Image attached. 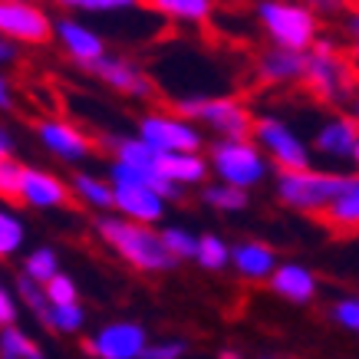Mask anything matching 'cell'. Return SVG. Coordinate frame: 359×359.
I'll list each match as a JSON object with an SVG mask.
<instances>
[{
	"label": "cell",
	"mask_w": 359,
	"mask_h": 359,
	"mask_svg": "<svg viewBox=\"0 0 359 359\" xmlns=\"http://www.w3.org/2000/svg\"><path fill=\"white\" fill-rule=\"evenodd\" d=\"M99 238L106 248H112L126 264H132L142 273H162L175 267L172 250L165 248L162 231H152L145 221H132L126 215L119 218H102L96 224Z\"/></svg>",
	"instance_id": "obj_1"
},
{
	"label": "cell",
	"mask_w": 359,
	"mask_h": 359,
	"mask_svg": "<svg viewBox=\"0 0 359 359\" xmlns=\"http://www.w3.org/2000/svg\"><path fill=\"white\" fill-rule=\"evenodd\" d=\"M300 86L313 99H320L323 106H346L359 89V69L349 50L343 53L337 43L320 36L306 50V76Z\"/></svg>",
	"instance_id": "obj_2"
},
{
	"label": "cell",
	"mask_w": 359,
	"mask_h": 359,
	"mask_svg": "<svg viewBox=\"0 0 359 359\" xmlns=\"http://www.w3.org/2000/svg\"><path fill=\"white\" fill-rule=\"evenodd\" d=\"M257 20L273 46L310 50L320 40V13L300 0H257Z\"/></svg>",
	"instance_id": "obj_3"
},
{
	"label": "cell",
	"mask_w": 359,
	"mask_h": 359,
	"mask_svg": "<svg viewBox=\"0 0 359 359\" xmlns=\"http://www.w3.org/2000/svg\"><path fill=\"white\" fill-rule=\"evenodd\" d=\"M353 182V175L337 172H313V168H283L277 175V195L287 208L294 211H310V215H323L333 198Z\"/></svg>",
	"instance_id": "obj_4"
},
{
	"label": "cell",
	"mask_w": 359,
	"mask_h": 359,
	"mask_svg": "<svg viewBox=\"0 0 359 359\" xmlns=\"http://www.w3.org/2000/svg\"><path fill=\"white\" fill-rule=\"evenodd\" d=\"M175 112L201 122L221 139H250L257 116L234 96H185L175 102Z\"/></svg>",
	"instance_id": "obj_5"
},
{
	"label": "cell",
	"mask_w": 359,
	"mask_h": 359,
	"mask_svg": "<svg viewBox=\"0 0 359 359\" xmlns=\"http://www.w3.org/2000/svg\"><path fill=\"white\" fill-rule=\"evenodd\" d=\"M267 165H271V158L264 155L257 139H218L211 145V172L228 185H261L267 178Z\"/></svg>",
	"instance_id": "obj_6"
},
{
	"label": "cell",
	"mask_w": 359,
	"mask_h": 359,
	"mask_svg": "<svg viewBox=\"0 0 359 359\" xmlns=\"http://www.w3.org/2000/svg\"><path fill=\"white\" fill-rule=\"evenodd\" d=\"M0 33L23 46H46L56 36V20L36 0H0Z\"/></svg>",
	"instance_id": "obj_7"
},
{
	"label": "cell",
	"mask_w": 359,
	"mask_h": 359,
	"mask_svg": "<svg viewBox=\"0 0 359 359\" xmlns=\"http://www.w3.org/2000/svg\"><path fill=\"white\" fill-rule=\"evenodd\" d=\"M254 139L264 149V155L271 158V165L277 168H310V149L304 145V139L297 135L290 126L277 116H257L254 122Z\"/></svg>",
	"instance_id": "obj_8"
},
{
	"label": "cell",
	"mask_w": 359,
	"mask_h": 359,
	"mask_svg": "<svg viewBox=\"0 0 359 359\" xmlns=\"http://www.w3.org/2000/svg\"><path fill=\"white\" fill-rule=\"evenodd\" d=\"M139 135L155 152H182V149H201V132L195 129V122L182 116V112H149L139 122Z\"/></svg>",
	"instance_id": "obj_9"
},
{
	"label": "cell",
	"mask_w": 359,
	"mask_h": 359,
	"mask_svg": "<svg viewBox=\"0 0 359 359\" xmlns=\"http://www.w3.org/2000/svg\"><path fill=\"white\" fill-rule=\"evenodd\" d=\"M145 346H149V333L129 320L109 323L86 339V353L99 359H142Z\"/></svg>",
	"instance_id": "obj_10"
},
{
	"label": "cell",
	"mask_w": 359,
	"mask_h": 359,
	"mask_svg": "<svg viewBox=\"0 0 359 359\" xmlns=\"http://www.w3.org/2000/svg\"><path fill=\"white\" fill-rule=\"evenodd\" d=\"M86 73H93L96 79H102L109 89H116V93H122V96H132V99H149L155 93L152 79H149V73L142 69V66H135L132 60H126V56H109L102 53L99 60H93V63L86 66Z\"/></svg>",
	"instance_id": "obj_11"
},
{
	"label": "cell",
	"mask_w": 359,
	"mask_h": 359,
	"mask_svg": "<svg viewBox=\"0 0 359 359\" xmlns=\"http://www.w3.org/2000/svg\"><path fill=\"white\" fill-rule=\"evenodd\" d=\"M36 135H40L46 152H53L63 162H86L93 155V139L66 119H43L36 126Z\"/></svg>",
	"instance_id": "obj_12"
},
{
	"label": "cell",
	"mask_w": 359,
	"mask_h": 359,
	"mask_svg": "<svg viewBox=\"0 0 359 359\" xmlns=\"http://www.w3.org/2000/svg\"><path fill=\"white\" fill-rule=\"evenodd\" d=\"M257 83L264 86H290L304 83L306 76V50H287V46H267L257 56Z\"/></svg>",
	"instance_id": "obj_13"
},
{
	"label": "cell",
	"mask_w": 359,
	"mask_h": 359,
	"mask_svg": "<svg viewBox=\"0 0 359 359\" xmlns=\"http://www.w3.org/2000/svg\"><path fill=\"white\" fill-rule=\"evenodd\" d=\"M73 195V188H66L56 175L43 172V168H20V191L17 201L36 211H50V208H63Z\"/></svg>",
	"instance_id": "obj_14"
},
{
	"label": "cell",
	"mask_w": 359,
	"mask_h": 359,
	"mask_svg": "<svg viewBox=\"0 0 359 359\" xmlns=\"http://www.w3.org/2000/svg\"><path fill=\"white\" fill-rule=\"evenodd\" d=\"M313 149H316V155L333 158V162L353 158L359 149V122L353 119V116H330V119L316 129Z\"/></svg>",
	"instance_id": "obj_15"
},
{
	"label": "cell",
	"mask_w": 359,
	"mask_h": 359,
	"mask_svg": "<svg viewBox=\"0 0 359 359\" xmlns=\"http://www.w3.org/2000/svg\"><path fill=\"white\" fill-rule=\"evenodd\" d=\"M116 188V211L132 221H145V224H158L165 218L168 198L155 185H112Z\"/></svg>",
	"instance_id": "obj_16"
},
{
	"label": "cell",
	"mask_w": 359,
	"mask_h": 359,
	"mask_svg": "<svg viewBox=\"0 0 359 359\" xmlns=\"http://www.w3.org/2000/svg\"><path fill=\"white\" fill-rule=\"evenodd\" d=\"M56 40H60V46H63V53L69 56L76 66H83V69H86L93 60H99V56L106 53V40H102L93 27L73 20V17L56 20Z\"/></svg>",
	"instance_id": "obj_17"
},
{
	"label": "cell",
	"mask_w": 359,
	"mask_h": 359,
	"mask_svg": "<svg viewBox=\"0 0 359 359\" xmlns=\"http://www.w3.org/2000/svg\"><path fill=\"white\" fill-rule=\"evenodd\" d=\"M158 172L175 185H201L211 172V162L201 158V149H182V152H158Z\"/></svg>",
	"instance_id": "obj_18"
},
{
	"label": "cell",
	"mask_w": 359,
	"mask_h": 359,
	"mask_svg": "<svg viewBox=\"0 0 359 359\" xmlns=\"http://www.w3.org/2000/svg\"><path fill=\"white\" fill-rule=\"evenodd\" d=\"M273 294H280L290 304H310L316 297V277L300 264H277L271 273Z\"/></svg>",
	"instance_id": "obj_19"
},
{
	"label": "cell",
	"mask_w": 359,
	"mask_h": 359,
	"mask_svg": "<svg viewBox=\"0 0 359 359\" xmlns=\"http://www.w3.org/2000/svg\"><path fill=\"white\" fill-rule=\"evenodd\" d=\"M231 264H234V271L244 280H271L273 267H277V257H273V250L267 244L241 241L238 248H231Z\"/></svg>",
	"instance_id": "obj_20"
},
{
	"label": "cell",
	"mask_w": 359,
	"mask_h": 359,
	"mask_svg": "<svg viewBox=\"0 0 359 359\" xmlns=\"http://www.w3.org/2000/svg\"><path fill=\"white\" fill-rule=\"evenodd\" d=\"M149 11L165 17L172 23H191V27H201L215 17V0H145Z\"/></svg>",
	"instance_id": "obj_21"
},
{
	"label": "cell",
	"mask_w": 359,
	"mask_h": 359,
	"mask_svg": "<svg viewBox=\"0 0 359 359\" xmlns=\"http://www.w3.org/2000/svg\"><path fill=\"white\" fill-rule=\"evenodd\" d=\"M323 221L339 234L359 231V175H353V182L333 198V205L323 211Z\"/></svg>",
	"instance_id": "obj_22"
},
{
	"label": "cell",
	"mask_w": 359,
	"mask_h": 359,
	"mask_svg": "<svg viewBox=\"0 0 359 359\" xmlns=\"http://www.w3.org/2000/svg\"><path fill=\"white\" fill-rule=\"evenodd\" d=\"M73 195L83 198L89 208H99V211H109V208H116V188H112L109 178H96V175H86L79 172L76 178H73Z\"/></svg>",
	"instance_id": "obj_23"
},
{
	"label": "cell",
	"mask_w": 359,
	"mask_h": 359,
	"mask_svg": "<svg viewBox=\"0 0 359 359\" xmlns=\"http://www.w3.org/2000/svg\"><path fill=\"white\" fill-rule=\"evenodd\" d=\"M83 323H86V313H83L79 300L76 304H50V310H46V316H43V327L50 330V333H63V337L79 333Z\"/></svg>",
	"instance_id": "obj_24"
},
{
	"label": "cell",
	"mask_w": 359,
	"mask_h": 359,
	"mask_svg": "<svg viewBox=\"0 0 359 359\" xmlns=\"http://www.w3.org/2000/svg\"><path fill=\"white\" fill-rule=\"evenodd\" d=\"M56 7L73 13H132V11H145L149 4L145 0H53Z\"/></svg>",
	"instance_id": "obj_25"
},
{
	"label": "cell",
	"mask_w": 359,
	"mask_h": 359,
	"mask_svg": "<svg viewBox=\"0 0 359 359\" xmlns=\"http://www.w3.org/2000/svg\"><path fill=\"white\" fill-rule=\"evenodd\" d=\"M0 356L4 359H40L43 349L36 346V339H30L17 323L0 330Z\"/></svg>",
	"instance_id": "obj_26"
},
{
	"label": "cell",
	"mask_w": 359,
	"mask_h": 359,
	"mask_svg": "<svg viewBox=\"0 0 359 359\" xmlns=\"http://www.w3.org/2000/svg\"><path fill=\"white\" fill-rule=\"evenodd\" d=\"M205 205L215 208V211H244L248 208V188H238V185H208L205 188Z\"/></svg>",
	"instance_id": "obj_27"
},
{
	"label": "cell",
	"mask_w": 359,
	"mask_h": 359,
	"mask_svg": "<svg viewBox=\"0 0 359 359\" xmlns=\"http://www.w3.org/2000/svg\"><path fill=\"white\" fill-rule=\"evenodd\" d=\"M195 261L201 264L205 271H224L231 264V248L218 238V234H201V238H198Z\"/></svg>",
	"instance_id": "obj_28"
},
{
	"label": "cell",
	"mask_w": 359,
	"mask_h": 359,
	"mask_svg": "<svg viewBox=\"0 0 359 359\" xmlns=\"http://www.w3.org/2000/svg\"><path fill=\"white\" fill-rule=\"evenodd\" d=\"M23 238H27V231H23V221L17 218L13 211L0 208V261L13 257V254L23 248Z\"/></svg>",
	"instance_id": "obj_29"
},
{
	"label": "cell",
	"mask_w": 359,
	"mask_h": 359,
	"mask_svg": "<svg viewBox=\"0 0 359 359\" xmlns=\"http://www.w3.org/2000/svg\"><path fill=\"white\" fill-rule=\"evenodd\" d=\"M17 297H20L23 306H27V310H30V313L43 323L46 310H50V297H46L43 283H36L33 277H27V273H23L20 280H17Z\"/></svg>",
	"instance_id": "obj_30"
},
{
	"label": "cell",
	"mask_w": 359,
	"mask_h": 359,
	"mask_svg": "<svg viewBox=\"0 0 359 359\" xmlns=\"http://www.w3.org/2000/svg\"><path fill=\"white\" fill-rule=\"evenodd\" d=\"M56 271H60V261H56V250H50V248L30 250V254H27V261H23V273L33 277L36 283H46Z\"/></svg>",
	"instance_id": "obj_31"
},
{
	"label": "cell",
	"mask_w": 359,
	"mask_h": 359,
	"mask_svg": "<svg viewBox=\"0 0 359 359\" xmlns=\"http://www.w3.org/2000/svg\"><path fill=\"white\" fill-rule=\"evenodd\" d=\"M162 241H165V248L172 250L175 261H195L198 234H191V231H185V228H165Z\"/></svg>",
	"instance_id": "obj_32"
},
{
	"label": "cell",
	"mask_w": 359,
	"mask_h": 359,
	"mask_svg": "<svg viewBox=\"0 0 359 359\" xmlns=\"http://www.w3.org/2000/svg\"><path fill=\"white\" fill-rule=\"evenodd\" d=\"M43 290L50 297V304H76L79 300V290H76V283H73V277H66L60 271L43 283Z\"/></svg>",
	"instance_id": "obj_33"
},
{
	"label": "cell",
	"mask_w": 359,
	"mask_h": 359,
	"mask_svg": "<svg viewBox=\"0 0 359 359\" xmlns=\"http://www.w3.org/2000/svg\"><path fill=\"white\" fill-rule=\"evenodd\" d=\"M330 316H333V320H337L343 330H349V333H359V297L337 300V304H333V310H330Z\"/></svg>",
	"instance_id": "obj_34"
},
{
	"label": "cell",
	"mask_w": 359,
	"mask_h": 359,
	"mask_svg": "<svg viewBox=\"0 0 359 359\" xmlns=\"http://www.w3.org/2000/svg\"><path fill=\"white\" fill-rule=\"evenodd\" d=\"M20 168L13 158H0V198L7 201H17V191H20Z\"/></svg>",
	"instance_id": "obj_35"
},
{
	"label": "cell",
	"mask_w": 359,
	"mask_h": 359,
	"mask_svg": "<svg viewBox=\"0 0 359 359\" xmlns=\"http://www.w3.org/2000/svg\"><path fill=\"white\" fill-rule=\"evenodd\" d=\"M185 356V343H178V339H165V343H149L142 359H178Z\"/></svg>",
	"instance_id": "obj_36"
},
{
	"label": "cell",
	"mask_w": 359,
	"mask_h": 359,
	"mask_svg": "<svg viewBox=\"0 0 359 359\" xmlns=\"http://www.w3.org/2000/svg\"><path fill=\"white\" fill-rule=\"evenodd\" d=\"M17 323V297L7 290V283H0V330Z\"/></svg>",
	"instance_id": "obj_37"
},
{
	"label": "cell",
	"mask_w": 359,
	"mask_h": 359,
	"mask_svg": "<svg viewBox=\"0 0 359 359\" xmlns=\"http://www.w3.org/2000/svg\"><path fill=\"white\" fill-rule=\"evenodd\" d=\"M300 4H306V7H313L316 13H327V17L349 11V0H300Z\"/></svg>",
	"instance_id": "obj_38"
},
{
	"label": "cell",
	"mask_w": 359,
	"mask_h": 359,
	"mask_svg": "<svg viewBox=\"0 0 359 359\" xmlns=\"http://www.w3.org/2000/svg\"><path fill=\"white\" fill-rule=\"evenodd\" d=\"M346 36L349 43H359V4H353L346 11Z\"/></svg>",
	"instance_id": "obj_39"
},
{
	"label": "cell",
	"mask_w": 359,
	"mask_h": 359,
	"mask_svg": "<svg viewBox=\"0 0 359 359\" xmlns=\"http://www.w3.org/2000/svg\"><path fill=\"white\" fill-rule=\"evenodd\" d=\"M13 60H17V43H13V40H7V36L0 33V66L13 63Z\"/></svg>",
	"instance_id": "obj_40"
},
{
	"label": "cell",
	"mask_w": 359,
	"mask_h": 359,
	"mask_svg": "<svg viewBox=\"0 0 359 359\" xmlns=\"http://www.w3.org/2000/svg\"><path fill=\"white\" fill-rule=\"evenodd\" d=\"M0 109H13V89L4 76H0Z\"/></svg>",
	"instance_id": "obj_41"
},
{
	"label": "cell",
	"mask_w": 359,
	"mask_h": 359,
	"mask_svg": "<svg viewBox=\"0 0 359 359\" xmlns=\"http://www.w3.org/2000/svg\"><path fill=\"white\" fill-rule=\"evenodd\" d=\"M0 158H13V139L7 129H0Z\"/></svg>",
	"instance_id": "obj_42"
},
{
	"label": "cell",
	"mask_w": 359,
	"mask_h": 359,
	"mask_svg": "<svg viewBox=\"0 0 359 359\" xmlns=\"http://www.w3.org/2000/svg\"><path fill=\"white\" fill-rule=\"evenodd\" d=\"M349 106H353V119L359 122V89H356V96H353V102H349Z\"/></svg>",
	"instance_id": "obj_43"
},
{
	"label": "cell",
	"mask_w": 359,
	"mask_h": 359,
	"mask_svg": "<svg viewBox=\"0 0 359 359\" xmlns=\"http://www.w3.org/2000/svg\"><path fill=\"white\" fill-rule=\"evenodd\" d=\"M349 56H353V63H356V69H359V43L349 46Z\"/></svg>",
	"instance_id": "obj_44"
},
{
	"label": "cell",
	"mask_w": 359,
	"mask_h": 359,
	"mask_svg": "<svg viewBox=\"0 0 359 359\" xmlns=\"http://www.w3.org/2000/svg\"><path fill=\"white\" fill-rule=\"evenodd\" d=\"M353 162H356V165H359V149H356V155H353Z\"/></svg>",
	"instance_id": "obj_45"
},
{
	"label": "cell",
	"mask_w": 359,
	"mask_h": 359,
	"mask_svg": "<svg viewBox=\"0 0 359 359\" xmlns=\"http://www.w3.org/2000/svg\"><path fill=\"white\" fill-rule=\"evenodd\" d=\"M353 4H359V0H349V7H353Z\"/></svg>",
	"instance_id": "obj_46"
}]
</instances>
